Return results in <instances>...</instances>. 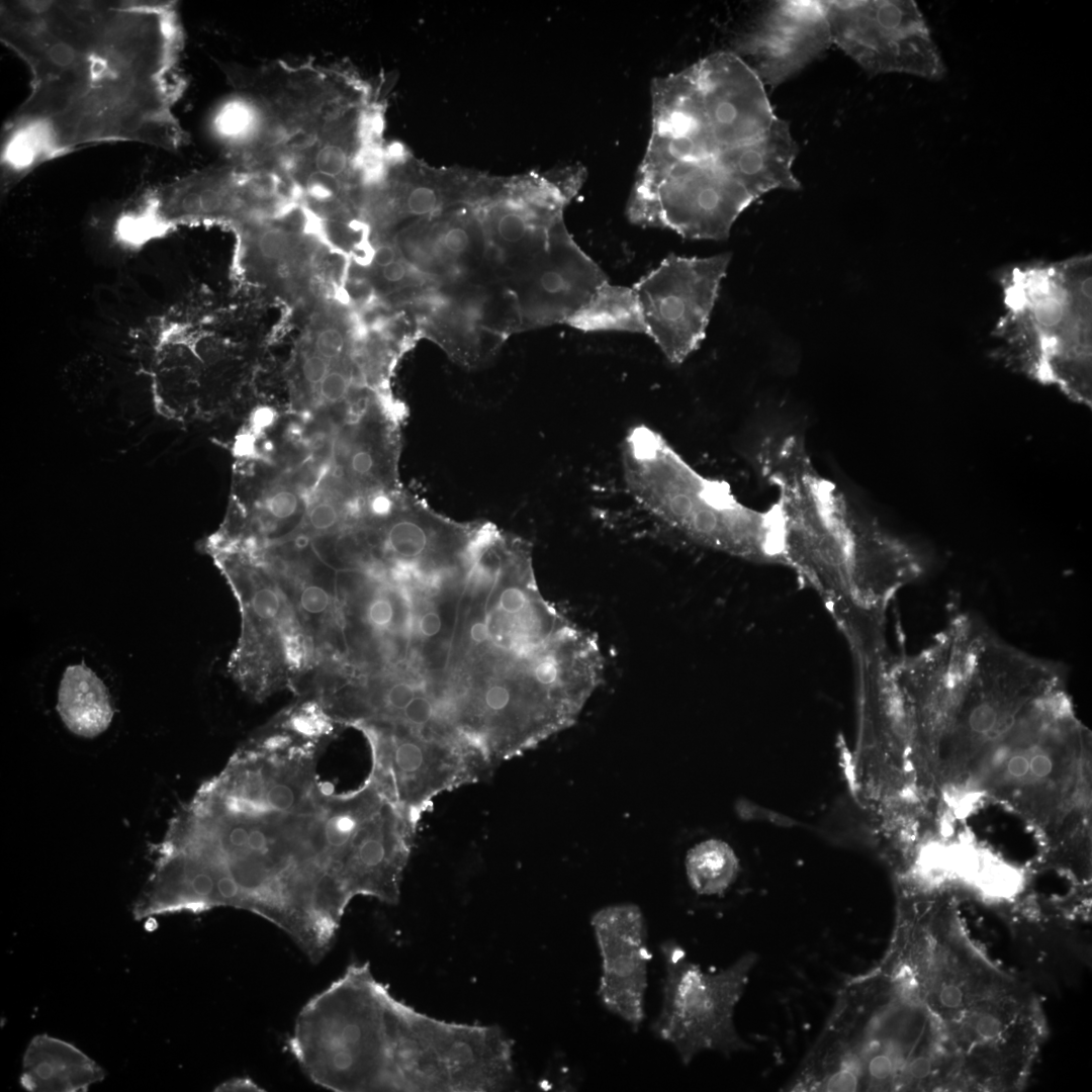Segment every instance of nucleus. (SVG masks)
Wrapping results in <instances>:
<instances>
[{"label": "nucleus", "instance_id": "nucleus-1", "mask_svg": "<svg viewBox=\"0 0 1092 1092\" xmlns=\"http://www.w3.org/2000/svg\"><path fill=\"white\" fill-rule=\"evenodd\" d=\"M318 753L249 740L175 813L153 846L140 919L218 907L282 929L312 962L330 950L352 898L331 839Z\"/></svg>", "mask_w": 1092, "mask_h": 1092}, {"label": "nucleus", "instance_id": "nucleus-2", "mask_svg": "<svg viewBox=\"0 0 1092 1092\" xmlns=\"http://www.w3.org/2000/svg\"><path fill=\"white\" fill-rule=\"evenodd\" d=\"M1 38L31 72L4 140L15 171L88 144L186 141L173 111L182 80L172 4L4 2Z\"/></svg>", "mask_w": 1092, "mask_h": 1092}, {"label": "nucleus", "instance_id": "nucleus-3", "mask_svg": "<svg viewBox=\"0 0 1092 1092\" xmlns=\"http://www.w3.org/2000/svg\"><path fill=\"white\" fill-rule=\"evenodd\" d=\"M432 670L466 728L540 743L575 723L604 675L598 639L547 601L533 562L503 555L439 601Z\"/></svg>", "mask_w": 1092, "mask_h": 1092}, {"label": "nucleus", "instance_id": "nucleus-4", "mask_svg": "<svg viewBox=\"0 0 1092 1092\" xmlns=\"http://www.w3.org/2000/svg\"><path fill=\"white\" fill-rule=\"evenodd\" d=\"M288 1046L313 1083L338 1092L489 1091L504 1065L496 1026L420 1013L368 963L350 965L302 1007Z\"/></svg>", "mask_w": 1092, "mask_h": 1092}, {"label": "nucleus", "instance_id": "nucleus-5", "mask_svg": "<svg viewBox=\"0 0 1092 1092\" xmlns=\"http://www.w3.org/2000/svg\"><path fill=\"white\" fill-rule=\"evenodd\" d=\"M354 85L331 64L274 61L240 77L214 129L232 162L274 176L290 196L340 193L350 172L365 179L380 151V115L354 114Z\"/></svg>", "mask_w": 1092, "mask_h": 1092}, {"label": "nucleus", "instance_id": "nucleus-6", "mask_svg": "<svg viewBox=\"0 0 1092 1092\" xmlns=\"http://www.w3.org/2000/svg\"><path fill=\"white\" fill-rule=\"evenodd\" d=\"M623 478L644 510L706 548L758 563L783 564L778 505L741 503L728 483L696 470L657 431L638 424L622 444Z\"/></svg>", "mask_w": 1092, "mask_h": 1092}, {"label": "nucleus", "instance_id": "nucleus-7", "mask_svg": "<svg viewBox=\"0 0 1092 1092\" xmlns=\"http://www.w3.org/2000/svg\"><path fill=\"white\" fill-rule=\"evenodd\" d=\"M756 461L777 489L783 529V565L813 587L838 623L854 615L858 553L870 516L852 507L813 465L803 437L788 434L761 443Z\"/></svg>", "mask_w": 1092, "mask_h": 1092}, {"label": "nucleus", "instance_id": "nucleus-8", "mask_svg": "<svg viewBox=\"0 0 1092 1092\" xmlns=\"http://www.w3.org/2000/svg\"><path fill=\"white\" fill-rule=\"evenodd\" d=\"M1090 259L1014 272L1006 289L1005 358L1091 403Z\"/></svg>", "mask_w": 1092, "mask_h": 1092}, {"label": "nucleus", "instance_id": "nucleus-9", "mask_svg": "<svg viewBox=\"0 0 1092 1092\" xmlns=\"http://www.w3.org/2000/svg\"><path fill=\"white\" fill-rule=\"evenodd\" d=\"M230 583L242 613V634L229 668L255 698L294 688L317 662L314 637L276 572L248 560L244 550L208 548Z\"/></svg>", "mask_w": 1092, "mask_h": 1092}, {"label": "nucleus", "instance_id": "nucleus-10", "mask_svg": "<svg viewBox=\"0 0 1092 1092\" xmlns=\"http://www.w3.org/2000/svg\"><path fill=\"white\" fill-rule=\"evenodd\" d=\"M660 951L664 977L654 1034L674 1049L684 1065L704 1052L730 1056L748 1050L734 1015L757 956L746 952L724 969L707 972L673 940L662 942Z\"/></svg>", "mask_w": 1092, "mask_h": 1092}, {"label": "nucleus", "instance_id": "nucleus-11", "mask_svg": "<svg viewBox=\"0 0 1092 1092\" xmlns=\"http://www.w3.org/2000/svg\"><path fill=\"white\" fill-rule=\"evenodd\" d=\"M1066 673L1063 664L1010 645L983 623L945 737L962 747H989L1033 702L1063 688Z\"/></svg>", "mask_w": 1092, "mask_h": 1092}, {"label": "nucleus", "instance_id": "nucleus-12", "mask_svg": "<svg viewBox=\"0 0 1092 1092\" xmlns=\"http://www.w3.org/2000/svg\"><path fill=\"white\" fill-rule=\"evenodd\" d=\"M831 42L870 74L942 77L944 67L913 1H822Z\"/></svg>", "mask_w": 1092, "mask_h": 1092}, {"label": "nucleus", "instance_id": "nucleus-13", "mask_svg": "<svg viewBox=\"0 0 1092 1092\" xmlns=\"http://www.w3.org/2000/svg\"><path fill=\"white\" fill-rule=\"evenodd\" d=\"M730 259L672 254L634 284L645 335L670 363H682L704 340Z\"/></svg>", "mask_w": 1092, "mask_h": 1092}, {"label": "nucleus", "instance_id": "nucleus-14", "mask_svg": "<svg viewBox=\"0 0 1092 1092\" xmlns=\"http://www.w3.org/2000/svg\"><path fill=\"white\" fill-rule=\"evenodd\" d=\"M728 52L763 85L777 87L832 44L822 1H767L752 5L733 26Z\"/></svg>", "mask_w": 1092, "mask_h": 1092}, {"label": "nucleus", "instance_id": "nucleus-15", "mask_svg": "<svg viewBox=\"0 0 1092 1092\" xmlns=\"http://www.w3.org/2000/svg\"><path fill=\"white\" fill-rule=\"evenodd\" d=\"M590 925L601 958L600 1002L637 1029L645 1017L651 958L645 917L634 903H616L597 910Z\"/></svg>", "mask_w": 1092, "mask_h": 1092}, {"label": "nucleus", "instance_id": "nucleus-16", "mask_svg": "<svg viewBox=\"0 0 1092 1092\" xmlns=\"http://www.w3.org/2000/svg\"><path fill=\"white\" fill-rule=\"evenodd\" d=\"M714 128L734 145L762 135L778 117L763 83L736 55L720 51L691 65Z\"/></svg>", "mask_w": 1092, "mask_h": 1092}, {"label": "nucleus", "instance_id": "nucleus-17", "mask_svg": "<svg viewBox=\"0 0 1092 1092\" xmlns=\"http://www.w3.org/2000/svg\"><path fill=\"white\" fill-rule=\"evenodd\" d=\"M524 280L531 323L567 321L583 307L608 277L567 235L556 226Z\"/></svg>", "mask_w": 1092, "mask_h": 1092}, {"label": "nucleus", "instance_id": "nucleus-18", "mask_svg": "<svg viewBox=\"0 0 1092 1092\" xmlns=\"http://www.w3.org/2000/svg\"><path fill=\"white\" fill-rule=\"evenodd\" d=\"M797 153L788 122L777 117L759 138L729 149L721 167L756 200L776 189L801 187L792 170Z\"/></svg>", "mask_w": 1092, "mask_h": 1092}, {"label": "nucleus", "instance_id": "nucleus-19", "mask_svg": "<svg viewBox=\"0 0 1092 1092\" xmlns=\"http://www.w3.org/2000/svg\"><path fill=\"white\" fill-rule=\"evenodd\" d=\"M104 1077V1070L76 1045L37 1034L24 1051L19 1083L29 1092H84Z\"/></svg>", "mask_w": 1092, "mask_h": 1092}, {"label": "nucleus", "instance_id": "nucleus-20", "mask_svg": "<svg viewBox=\"0 0 1092 1092\" xmlns=\"http://www.w3.org/2000/svg\"><path fill=\"white\" fill-rule=\"evenodd\" d=\"M57 711L73 734L94 738L110 726L114 710L108 690L85 664L68 666L61 678Z\"/></svg>", "mask_w": 1092, "mask_h": 1092}, {"label": "nucleus", "instance_id": "nucleus-21", "mask_svg": "<svg viewBox=\"0 0 1092 1092\" xmlns=\"http://www.w3.org/2000/svg\"><path fill=\"white\" fill-rule=\"evenodd\" d=\"M567 324L584 332L645 334L638 297L633 287L603 284Z\"/></svg>", "mask_w": 1092, "mask_h": 1092}, {"label": "nucleus", "instance_id": "nucleus-22", "mask_svg": "<svg viewBox=\"0 0 1092 1092\" xmlns=\"http://www.w3.org/2000/svg\"><path fill=\"white\" fill-rule=\"evenodd\" d=\"M685 867L688 882L697 894L721 896L736 881L739 860L727 842L712 838L688 851Z\"/></svg>", "mask_w": 1092, "mask_h": 1092}, {"label": "nucleus", "instance_id": "nucleus-23", "mask_svg": "<svg viewBox=\"0 0 1092 1092\" xmlns=\"http://www.w3.org/2000/svg\"><path fill=\"white\" fill-rule=\"evenodd\" d=\"M302 508V498L295 488L288 485L276 487L264 497L262 527L270 532V536H277L280 527L285 528L290 522L296 523Z\"/></svg>", "mask_w": 1092, "mask_h": 1092}, {"label": "nucleus", "instance_id": "nucleus-24", "mask_svg": "<svg viewBox=\"0 0 1092 1092\" xmlns=\"http://www.w3.org/2000/svg\"><path fill=\"white\" fill-rule=\"evenodd\" d=\"M344 521V509L329 498L313 502L304 516L305 528L314 535L334 533Z\"/></svg>", "mask_w": 1092, "mask_h": 1092}, {"label": "nucleus", "instance_id": "nucleus-25", "mask_svg": "<svg viewBox=\"0 0 1092 1092\" xmlns=\"http://www.w3.org/2000/svg\"><path fill=\"white\" fill-rule=\"evenodd\" d=\"M294 235L284 226H264L257 236V249L261 257L274 261L284 258L294 246Z\"/></svg>", "mask_w": 1092, "mask_h": 1092}, {"label": "nucleus", "instance_id": "nucleus-26", "mask_svg": "<svg viewBox=\"0 0 1092 1092\" xmlns=\"http://www.w3.org/2000/svg\"><path fill=\"white\" fill-rule=\"evenodd\" d=\"M439 204V196L435 189L429 186H417L413 188L405 201L406 209L414 215H426L434 212Z\"/></svg>", "mask_w": 1092, "mask_h": 1092}, {"label": "nucleus", "instance_id": "nucleus-27", "mask_svg": "<svg viewBox=\"0 0 1092 1092\" xmlns=\"http://www.w3.org/2000/svg\"><path fill=\"white\" fill-rule=\"evenodd\" d=\"M345 340L343 334L336 328L328 327L320 331L314 340L315 353L331 361L337 359L343 353Z\"/></svg>", "mask_w": 1092, "mask_h": 1092}, {"label": "nucleus", "instance_id": "nucleus-28", "mask_svg": "<svg viewBox=\"0 0 1092 1092\" xmlns=\"http://www.w3.org/2000/svg\"><path fill=\"white\" fill-rule=\"evenodd\" d=\"M322 398L330 403L342 401L348 394L350 381L348 376L339 370L330 371L318 385Z\"/></svg>", "mask_w": 1092, "mask_h": 1092}, {"label": "nucleus", "instance_id": "nucleus-29", "mask_svg": "<svg viewBox=\"0 0 1092 1092\" xmlns=\"http://www.w3.org/2000/svg\"><path fill=\"white\" fill-rule=\"evenodd\" d=\"M329 372V360L316 353L307 356L301 365L302 376L310 385H320Z\"/></svg>", "mask_w": 1092, "mask_h": 1092}, {"label": "nucleus", "instance_id": "nucleus-30", "mask_svg": "<svg viewBox=\"0 0 1092 1092\" xmlns=\"http://www.w3.org/2000/svg\"><path fill=\"white\" fill-rule=\"evenodd\" d=\"M469 245V236L465 229L453 226L443 237L444 248L453 255L465 252Z\"/></svg>", "mask_w": 1092, "mask_h": 1092}, {"label": "nucleus", "instance_id": "nucleus-31", "mask_svg": "<svg viewBox=\"0 0 1092 1092\" xmlns=\"http://www.w3.org/2000/svg\"><path fill=\"white\" fill-rule=\"evenodd\" d=\"M999 1019L993 1015H983L976 1023L977 1032L984 1037H994L1001 1031Z\"/></svg>", "mask_w": 1092, "mask_h": 1092}, {"label": "nucleus", "instance_id": "nucleus-32", "mask_svg": "<svg viewBox=\"0 0 1092 1092\" xmlns=\"http://www.w3.org/2000/svg\"><path fill=\"white\" fill-rule=\"evenodd\" d=\"M939 1000L941 1004L948 1008H954L961 1005L963 1000V994L960 988L953 985H947L943 987L939 993Z\"/></svg>", "mask_w": 1092, "mask_h": 1092}, {"label": "nucleus", "instance_id": "nucleus-33", "mask_svg": "<svg viewBox=\"0 0 1092 1092\" xmlns=\"http://www.w3.org/2000/svg\"><path fill=\"white\" fill-rule=\"evenodd\" d=\"M216 1091H258V1086L250 1079L238 1078L220 1084Z\"/></svg>", "mask_w": 1092, "mask_h": 1092}, {"label": "nucleus", "instance_id": "nucleus-34", "mask_svg": "<svg viewBox=\"0 0 1092 1092\" xmlns=\"http://www.w3.org/2000/svg\"><path fill=\"white\" fill-rule=\"evenodd\" d=\"M381 274L388 282H398L405 277L406 267L401 261L396 260L390 265L382 268Z\"/></svg>", "mask_w": 1092, "mask_h": 1092}, {"label": "nucleus", "instance_id": "nucleus-35", "mask_svg": "<svg viewBox=\"0 0 1092 1092\" xmlns=\"http://www.w3.org/2000/svg\"><path fill=\"white\" fill-rule=\"evenodd\" d=\"M930 1062L924 1057H919L913 1060L908 1068L910 1075L916 1079H922L926 1077L930 1072Z\"/></svg>", "mask_w": 1092, "mask_h": 1092}, {"label": "nucleus", "instance_id": "nucleus-36", "mask_svg": "<svg viewBox=\"0 0 1092 1092\" xmlns=\"http://www.w3.org/2000/svg\"><path fill=\"white\" fill-rule=\"evenodd\" d=\"M374 261L382 269L396 261L395 251L390 246H381L375 252Z\"/></svg>", "mask_w": 1092, "mask_h": 1092}]
</instances>
